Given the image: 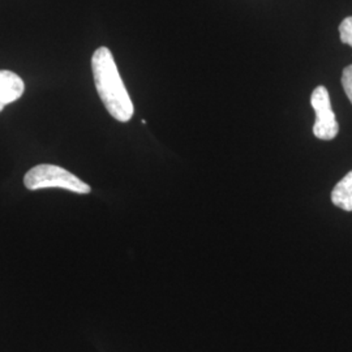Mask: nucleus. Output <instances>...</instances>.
Returning a JSON list of instances; mask_svg holds the SVG:
<instances>
[{"mask_svg":"<svg viewBox=\"0 0 352 352\" xmlns=\"http://www.w3.org/2000/svg\"><path fill=\"white\" fill-rule=\"evenodd\" d=\"M91 69L96 89L106 110L118 122H129L135 111L133 102L126 91L111 51L107 47L94 51Z\"/></svg>","mask_w":352,"mask_h":352,"instance_id":"obj_1","label":"nucleus"},{"mask_svg":"<svg viewBox=\"0 0 352 352\" xmlns=\"http://www.w3.org/2000/svg\"><path fill=\"white\" fill-rule=\"evenodd\" d=\"M24 186L30 190L43 188H60L87 195L90 193V186L81 179L55 164H38L30 168L24 177Z\"/></svg>","mask_w":352,"mask_h":352,"instance_id":"obj_2","label":"nucleus"},{"mask_svg":"<svg viewBox=\"0 0 352 352\" xmlns=\"http://www.w3.org/2000/svg\"><path fill=\"white\" fill-rule=\"evenodd\" d=\"M311 103L316 113L314 135L317 139L325 141L336 139L340 132V126L336 119V113L331 109V102L327 89L322 85L317 87L312 93Z\"/></svg>","mask_w":352,"mask_h":352,"instance_id":"obj_3","label":"nucleus"},{"mask_svg":"<svg viewBox=\"0 0 352 352\" xmlns=\"http://www.w3.org/2000/svg\"><path fill=\"white\" fill-rule=\"evenodd\" d=\"M25 84L23 78L12 71L0 69V111L10 103L23 97Z\"/></svg>","mask_w":352,"mask_h":352,"instance_id":"obj_4","label":"nucleus"},{"mask_svg":"<svg viewBox=\"0 0 352 352\" xmlns=\"http://www.w3.org/2000/svg\"><path fill=\"white\" fill-rule=\"evenodd\" d=\"M331 201L342 210L352 212V171L334 187L331 192Z\"/></svg>","mask_w":352,"mask_h":352,"instance_id":"obj_5","label":"nucleus"},{"mask_svg":"<svg viewBox=\"0 0 352 352\" xmlns=\"http://www.w3.org/2000/svg\"><path fill=\"white\" fill-rule=\"evenodd\" d=\"M340 41L352 47V17H346L340 25Z\"/></svg>","mask_w":352,"mask_h":352,"instance_id":"obj_6","label":"nucleus"},{"mask_svg":"<svg viewBox=\"0 0 352 352\" xmlns=\"http://www.w3.org/2000/svg\"><path fill=\"white\" fill-rule=\"evenodd\" d=\"M342 87L344 89L346 96L352 103V64L346 67L342 74Z\"/></svg>","mask_w":352,"mask_h":352,"instance_id":"obj_7","label":"nucleus"}]
</instances>
